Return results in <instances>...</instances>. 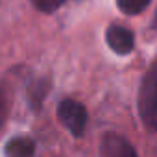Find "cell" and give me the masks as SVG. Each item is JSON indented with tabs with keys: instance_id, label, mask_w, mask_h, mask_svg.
Here are the masks:
<instances>
[{
	"instance_id": "cell-1",
	"label": "cell",
	"mask_w": 157,
	"mask_h": 157,
	"mask_svg": "<svg viewBox=\"0 0 157 157\" xmlns=\"http://www.w3.org/2000/svg\"><path fill=\"white\" fill-rule=\"evenodd\" d=\"M139 113L142 122L148 126V129H155V122H157V65L153 63L144 80L140 83V91H139Z\"/></svg>"
},
{
	"instance_id": "cell-2",
	"label": "cell",
	"mask_w": 157,
	"mask_h": 157,
	"mask_svg": "<svg viewBox=\"0 0 157 157\" xmlns=\"http://www.w3.org/2000/svg\"><path fill=\"white\" fill-rule=\"evenodd\" d=\"M57 118L63 124V128L68 129V133H72L74 137H82L85 128H87V109H85V105L80 104L78 100H72V98H65V100L59 102Z\"/></svg>"
},
{
	"instance_id": "cell-3",
	"label": "cell",
	"mask_w": 157,
	"mask_h": 157,
	"mask_svg": "<svg viewBox=\"0 0 157 157\" xmlns=\"http://www.w3.org/2000/svg\"><path fill=\"white\" fill-rule=\"evenodd\" d=\"M105 43L107 46L118 54V56H128L133 52V46H135V37H133V32L126 26H120V24H111L107 30H105Z\"/></svg>"
},
{
	"instance_id": "cell-4",
	"label": "cell",
	"mask_w": 157,
	"mask_h": 157,
	"mask_svg": "<svg viewBox=\"0 0 157 157\" xmlns=\"http://www.w3.org/2000/svg\"><path fill=\"white\" fill-rule=\"evenodd\" d=\"M100 151H102V157H139L131 142L118 133L104 135L100 142Z\"/></svg>"
},
{
	"instance_id": "cell-5",
	"label": "cell",
	"mask_w": 157,
	"mask_h": 157,
	"mask_svg": "<svg viewBox=\"0 0 157 157\" xmlns=\"http://www.w3.org/2000/svg\"><path fill=\"white\" fill-rule=\"evenodd\" d=\"M4 153L6 157H35V142L30 137H13L8 140Z\"/></svg>"
},
{
	"instance_id": "cell-6",
	"label": "cell",
	"mask_w": 157,
	"mask_h": 157,
	"mask_svg": "<svg viewBox=\"0 0 157 157\" xmlns=\"http://www.w3.org/2000/svg\"><path fill=\"white\" fill-rule=\"evenodd\" d=\"M48 91H50V80L48 78H37V80H33L30 83V87H28V102H30L33 111L43 107V102H44Z\"/></svg>"
},
{
	"instance_id": "cell-7",
	"label": "cell",
	"mask_w": 157,
	"mask_h": 157,
	"mask_svg": "<svg viewBox=\"0 0 157 157\" xmlns=\"http://www.w3.org/2000/svg\"><path fill=\"white\" fill-rule=\"evenodd\" d=\"M150 4L151 0H117V6L124 15H139Z\"/></svg>"
},
{
	"instance_id": "cell-8",
	"label": "cell",
	"mask_w": 157,
	"mask_h": 157,
	"mask_svg": "<svg viewBox=\"0 0 157 157\" xmlns=\"http://www.w3.org/2000/svg\"><path fill=\"white\" fill-rule=\"evenodd\" d=\"M67 2V0H33V6L43 11V13H54L57 11L63 4Z\"/></svg>"
},
{
	"instance_id": "cell-9",
	"label": "cell",
	"mask_w": 157,
	"mask_h": 157,
	"mask_svg": "<svg viewBox=\"0 0 157 157\" xmlns=\"http://www.w3.org/2000/svg\"><path fill=\"white\" fill-rule=\"evenodd\" d=\"M8 109H10V104H8V96L4 91H0V126L4 124L6 117H8Z\"/></svg>"
}]
</instances>
